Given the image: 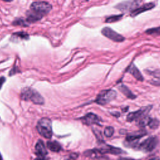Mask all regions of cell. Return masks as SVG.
<instances>
[{"label":"cell","mask_w":160,"mask_h":160,"mask_svg":"<svg viewBox=\"0 0 160 160\" xmlns=\"http://www.w3.org/2000/svg\"><path fill=\"white\" fill-rule=\"evenodd\" d=\"M21 98L24 101H31L36 104H43L44 100L42 96L35 89L31 88H25L22 89Z\"/></svg>","instance_id":"cell-1"},{"label":"cell","mask_w":160,"mask_h":160,"mask_svg":"<svg viewBox=\"0 0 160 160\" xmlns=\"http://www.w3.org/2000/svg\"><path fill=\"white\" fill-rule=\"evenodd\" d=\"M38 132L44 138L50 139L52 135V122L50 119L43 118L39 119L36 125Z\"/></svg>","instance_id":"cell-2"},{"label":"cell","mask_w":160,"mask_h":160,"mask_svg":"<svg viewBox=\"0 0 160 160\" xmlns=\"http://www.w3.org/2000/svg\"><path fill=\"white\" fill-rule=\"evenodd\" d=\"M30 9L44 16L51 11L52 9V6L48 2L36 1L33 2L31 4Z\"/></svg>","instance_id":"cell-3"},{"label":"cell","mask_w":160,"mask_h":160,"mask_svg":"<svg viewBox=\"0 0 160 160\" xmlns=\"http://www.w3.org/2000/svg\"><path fill=\"white\" fill-rule=\"evenodd\" d=\"M116 97V92L114 90H104L98 95L95 102L100 105H105L112 101Z\"/></svg>","instance_id":"cell-4"},{"label":"cell","mask_w":160,"mask_h":160,"mask_svg":"<svg viewBox=\"0 0 160 160\" xmlns=\"http://www.w3.org/2000/svg\"><path fill=\"white\" fill-rule=\"evenodd\" d=\"M142 0H127L115 6V8L123 12H131L136 9L141 3Z\"/></svg>","instance_id":"cell-5"},{"label":"cell","mask_w":160,"mask_h":160,"mask_svg":"<svg viewBox=\"0 0 160 160\" xmlns=\"http://www.w3.org/2000/svg\"><path fill=\"white\" fill-rule=\"evenodd\" d=\"M158 139L155 136H151L145 139L139 145H137V149L144 152L152 151L158 145Z\"/></svg>","instance_id":"cell-6"},{"label":"cell","mask_w":160,"mask_h":160,"mask_svg":"<svg viewBox=\"0 0 160 160\" xmlns=\"http://www.w3.org/2000/svg\"><path fill=\"white\" fill-rule=\"evenodd\" d=\"M152 106L151 105L148 106H144V107L141 108L140 109H139L138 111L130 112L128 114L126 119L128 121L131 122L136 119H139V118H142V116L148 114V113L150 111V110L152 109Z\"/></svg>","instance_id":"cell-7"},{"label":"cell","mask_w":160,"mask_h":160,"mask_svg":"<svg viewBox=\"0 0 160 160\" xmlns=\"http://www.w3.org/2000/svg\"><path fill=\"white\" fill-rule=\"evenodd\" d=\"M102 34L106 38L116 42H122L124 40V38L118 34L109 27L104 28L101 31Z\"/></svg>","instance_id":"cell-8"},{"label":"cell","mask_w":160,"mask_h":160,"mask_svg":"<svg viewBox=\"0 0 160 160\" xmlns=\"http://www.w3.org/2000/svg\"><path fill=\"white\" fill-rule=\"evenodd\" d=\"M81 119V121L84 124H86L88 126L94 124H99V121H100L99 118L97 115L92 112L88 113L86 115L82 117Z\"/></svg>","instance_id":"cell-9"},{"label":"cell","mask_w":160,"mask_h":160,"mask_svg":"<svg viewBox=\"0 0 160 160\" xmlns=\"http://www.w3.org/2000/svg\"><path fill=\"white\" fill-rule=\"evenodd\" d=\"M35 154L38 158H44L48 154V151L43 141L41 139L38 140L35 146Z\"/></svg>","instance_id":"cell-10"},{"label":"cell","mask_w":160,"mask_h":160,"mask_svg":"<svg viewBox=\"0 0 160 160\" xmlns=\"http://www.w3.org/2000/svg\"><path fill=\"white\" fill-rule=\"evenodd\" d=\"M154 6H155V4L153 2H149V3L144 4L142 6H141V7L137 8L134 10L132 11L131 12V16L135 17L142 12H144L146 11L152 9L153 8H154Z\"/></svg>","instance_id":"cell-11"},{"label":"cell","mask_w":160,"mask_h":160,"mask_svg":"<svg viewBox=\"0 0 160 160\" xmlns=\"http://www.w3.org/2000/svg\"><path fill=\"white\" fill-rule=\"evenodd\" d=\"M146 134H147V132L144 130H140V131H138L136 132H131L127 135V136L126 138V141H127L128 142H131L140 139L142 136H145Z\"/></svg>","instance_id":"cell-12"},{"label":"cell","mask_w":160,"mask_h":160,"mask_svg":"<svg viewBox=\"0 0 160 160\" xmlns=\"http://www.w3.org/2000/svg\"><path fill=\"white\" fill-rule=\"evenodd\" d=\"M26 16H27V18L26 20L29 24L36 22L41 20L43 17L42 15L38 14L37 12L32 11L31 9H29V11H27Z\"/></svg>","instance_id":"cell-13"},{"label":"cell","mask_w":160,"mask_h":160,"mask_svg":"<svg viewBox=\"0 0 160 160\" xmlns=\"http://www.w3.org/2000/svg\"><path fill=\"white\" fill-rule=\"evenodd\" d=\"M99 149L102 154H106V153H109L112 154H119L123 152V151L121 149L115 148L110 145H106L104 147H102Z\"/></svg>","instance_id":"cell-14"},{"label":"cell","mask_w":160,"mask_h":160,"mask_svg":"<svg viewBox=\"0 0 160 160\" xmlns=\"http://www.w3.org/2000/svg\"><path fill=\"white\" fill-rule=\"evenodd\" d=\"M128 71L129 73H131L136 79H138V81H143L144 78L142 76L141 72L139 71V69L136 67V66L134 64H132L130 68L128 69Z\"/></svg>","instance_id":"cell-15"},{"label":"cell","mask_w":160,"mask_h":160,"mask_svg":"<svg viewBox=\"0 0 160 160\" xmlns=\"http://www.w3.org/2000/svg\"><path fill=\"white\" fill-rule=\"evenodd\" d=\"M85 156L89 157L91 158H102V153L100 152L99 149H89L86 151L84 152Z\"/></svg>","instance_id":"cell-16"},{"label":"cell","mask_w":160,"mask_h":160,"mask_svg":"<svg viewBox=\"0 0 160 160\" xmlns=\"http://www.w3.org/2000/svg\"><path fill=\"white\" fill-rule=\"evenodd\" d=\"M118 89H119V91H120L122 93H123L127 98H129V99H135V98H136V95H134V94L129 90V89L128 87H126V86H124V85H123V84H122V85H121L120 86H119V87H118Z\"/></svg>","instance_id":"cell-17"},{"label":"cell","mask_w":160,"mask_h":160,"mask_svg":"<svg viewBox=\"0 0 160 160\" xmlns=\"http://www.w3.org/2000/svg\"><path fill=\"white\" fill-rule=\"evenodd\" d=\"M47 147L49 149L53 152H59L61 149V144L56 141H48L47 142Z\"/></svg>","instance_id":"cell-18"},{"label":"cell","mask_w":160,"mask_h":160,"mask_svg":"<svg viewBox=\"0 0 160 160\" xmlns=\"http://www.w3.org/2000/svg\"><path fill=\"white\" fill-rule=\"evenodd\" d=\"M151 119V118L148 116H146V115L144 116L142 118H139V120L138 121V124L141 127H144L146 126H148Z\"/></svg>","instance_id":"cell-19"},{"label":"cell","mask_w":160,"mask_h":160,"mask_svg":"<svg viewBox=\"0 0 160 160\" xmlns=\"http://www.w3.org/2000/svg\"><path fill=\"white\" fill-rule=\"evenodd\" d=\"M122 16H123L122 14H118V15H113V16H109L106 19L105 22L108 23H111V22L118 21L120 19H121V18H122Z\"/></svg>","instance_id":"cell-20"},{"label":"cell","mask_w":160,"mask_h":160,"mask_svg":"<svg viewBox=\"0 0 160 160\" xmlns=\"http://www.w3.org/2000/svg\"><path fill=\"white\" fill-rule=\"evenodd\" d=\"M146 33L152 36H160V26L148 29L146 31Z\"/></svg>","instance_id":"cell-21"},{"label":"cell","mask_w":160,"mask_h":160,"mask_svg":"<svg viewBox=\"0 0 160 160\" xmlns=\"http://www.w3.org/2000/svg\"><path fill=\"white\" fill-rule=\"evenodd\" d=\"M12 24L14 26H28L29 23L26 21V20L23 19L22 18L16 19L12 22Z\"/></svg>","instance_id":"cell-22"},{"label":"cell","mask_w":160,"mask_h":160,"mask_svg":"<svg viewBox=\"0 0 160 160\" xmlns=\"http://www.w3.org/2000/svg\"><path fill=\"white\" fill-rule=\"evenodd\" d=\"M12 37H16L20 38L21 39H28L29 38L28 34L24 32H15L12 34Z\"/></svg>","instance_id":"cell-23"},{"label":"cell","mask_w":160,"mask_h":160,"mask_svg":"<svg viewBox=\"0 0 160 160\" xmlns=\"http://www.w3.org/2000/svg\"><path fill=\"white\" fill-rule=\"evenodd\" d=\"M114 134V128L111 126L106 127L104 130V134L106 137H111Z\"/></svg>","instance_id":"cell-24"},{"label":"cell","mask_w":160,"mask_h":160,"mask_svg":"<svg viewBox=\"0 0 160 160\" xmlns=\"http://www.w3.org/2000/svg\"><path fill=\"white\" fill-rule=\"evenodd\" d=\"M159 122L158 119H151L150 121H149V123L148 124L149 127L151 129H156L159 126Z\"/></svg>","instance_id":"cell-25"},{"label":"cell","mask_w":160,"mask_h":160,"mask_svg":"<svg viewBox=\"0 0 160 160\" xmlns=\"http://www.w3.org/2000/svg\"><path fill=\"white\" fill-rule=\"evenodd\" d=\"M92 130H93L94 134H95V136H96L97 139H98L99 141L103 142V138H102L101 132L99 129H95V128H93Z\"/></svg>","instance_id":"cell-26"},{"label":"cell","mask_w":160,"mask_h":160,"mask_svg":"<svg viewBox=\"0 0 160 160\" xmlns=\"http://www.w3.org/2000/svg\"><path fill=\"white\" fill-rule=\"evenodd\" d=\"M4 81H5V78L4 77H1L0 78V88H1V86L3 84V83L4 82Z\"/></svg>","instance_id":"cell-27"},{"label":"cell","mask_w":160,"mask_h":160,"mask_svg":"<svg viewBox=\"0 0 160 160\" xmlns=\"http://www.w3.org/2000/svg\"><path fill=\"white\" fill-rule=\"evenodd\" d=\"M2 1H5V2H11V1H12L13 0H2Z\"/></svg>","instance_id":"cell-28"},{"label":"cell","mask_w":160,"mask_h":160,"mask_svg":"<svg viewBox=\"0 0 160 160\" xmlns=\"http://www.w3.org/2000/svg\"><path fill=\"white\" fill-rule=\"evenodd\" d=\"M86 1H89V0H86Z\"/></svg>","instance_id":"cell-29"}]
</instances>
